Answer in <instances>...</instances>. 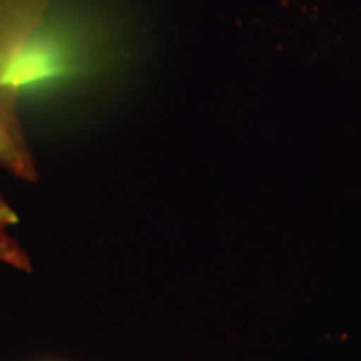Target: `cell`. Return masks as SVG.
<instances>
[{
  "label": "cell",
  "mask_w": 361,
  "mask_h": 361,
  "mask_svg": "<svg viewBox=\"0 0 361 361\" xmlns=\"http://www.w3.org/2000/svg\"><path fill=\"white\" fill-rule=\"evenodd\" d=\"M69 69L67 52L61 42L47 34H25L8 47L0 64V85L20 89L64 75Z\"/></svg>",
  "instance_id": "1"
},
{
  "label": "cell",
  "mask_w": 361,
  "mask_h": 361,
  "mask_svg": "<svg viewBox=\"0 0 361 361\" xmlns=\"http://www.w3.org/2000/svg\"><path fill=\"white\" fill-rule=\"evenodd\" d=\"M13 223H17L16 211H13L12 207L2 200V196H0V229Z\"/></svg>",
  "instance_id": "4"
},
{
  "label": "cell",
  "mask_w": 361,
  "mask_h": 361,
  "mask_svg": "<svg viewBox=\"0 0 361 361\" xmlns=\"http://www.w3.org/2000/svg\"><path fill=\"white\" fill-rule=\"evenodd\" d=\"M0 261L22 271H30V261L25 251L12 238L0 233Z\"/></svg>",
  "instance_id": "3"
},
{
  "label": "cell",
  "mask_w": 361,
  "mask_h": 361,
  "mask_svg": "<svg viewBox=\"0 0 361 361\" xmlns=\"http://www.w3.org/2000/svg\"><path fill=\"white\" fill-rule=\"evenodd\" d=\"M0 161L20 178H35L32 162L25 154V149L19 142L13 141L8 129L2 123H0Z\"/></svg>",
  "instance_id": "2"
}]
</instances>
